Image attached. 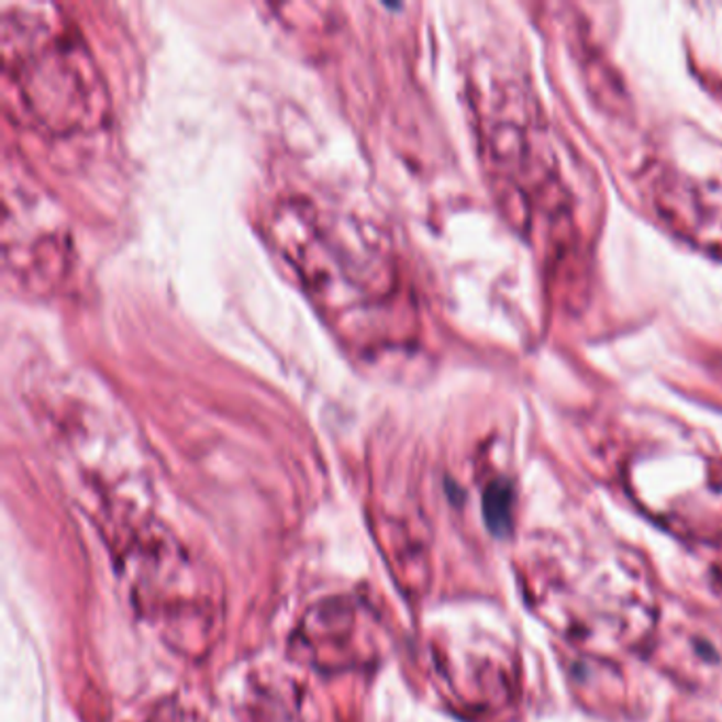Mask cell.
I'll list each match as a JSON object with an SVG mask.
<instances>
[{
    "instance_id": "cell-1",
    "label": "cell",
    "mask_w": 722,
    "mask_h": 722,
    "mask_svg": "<svg viewBox=\"0 0 722 722\" xmlns=\"http://www.w3.org/2000/svg\"><path fill=\"white\" fill-rule=\"evenodd\" d=\"M4 109L43 132L98 130L111 111L109 89L84 34L59 4L4 2L0 15Z\"/></svg>"
},
{
    "instance_id": "cell-2",
    "label": "cell",
    "mask_w": 722,
    "mask_h": 722,
    "mask_svg": "<svg viewBox=\"0 0 722 722\" xmlns=\"http://www.w3.org/2000/svg\"><path fill=\"white\" fill-rule=\"evenodd\" d=\"M486 520L496 534H504L511 527V513H513V493L504 484H493L486 491L484 500Z\"/></svg>"
}]
</instances>
